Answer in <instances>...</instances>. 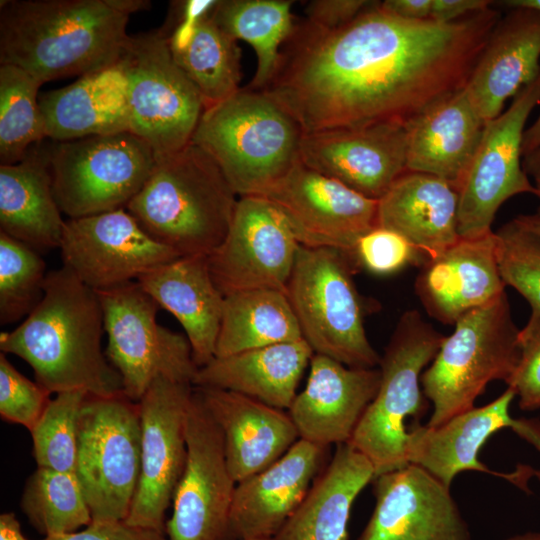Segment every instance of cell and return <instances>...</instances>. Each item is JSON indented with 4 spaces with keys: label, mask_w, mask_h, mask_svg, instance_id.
<instances>
[{
    "label": "cell",
    "mask_w": 540,
    "mask_h": 540,
    "mask_svg": "<svg viewBox=\"0 0 540 540\" xmlns=\"http://www.w3.org/2000/svg\"><path fill=\"white\" fill-rule=\"evenodd\" d=\"M502 17L493 7L452 23L407 20L372 3L327 30L296 20L277 70L261 90L305 134L400 123L465 87Z\"/></svg>",
    "instance_id": "cell-1"
},
{
    "label": "cell",
    "mask_w": 540,
    "mask_h": 540,
    "mask_svg": "<svg viewBox=\"0 0 540 540\" xmlns=\"http://www.w3.org/2000/svg\"><path fill=\"white\" fill-rule=\"evenodd\" d=\"M104 320L97 292L68 268L49 271L43 297L13 330L1 332L0 350L33 369L49 393L82 390L89 396L123 394L122 379L102 351Z\"/></svg>",
    "instance_id": "cell-2"
},
{
    "label": "cell",
    "mask_w": 540,
    "mask_h": 540,
    "mask_svg": "<svg viewBox=\"0 0 540 540\" xmlns=\"http://www.w3.org/2000/svg\"><path fill=\"white\" fill-rule=\"evenodd\" d=\"M129 15L112 0H5L0 4V64L45 82L116 65Z\"/></svg>",
    "instance_id": "cell-3"
},
{
    "label": "cell",
    "mask_w": 540,
    "mask_h": 540,
    "mask_svg": "<svg viewBox=\"0 0 540 540\" xmlns=\"http://www.w3.org/2000/svg\"><path fill=\"white\" fill-rule=\"evenodd\" d=\"M238 200L215 161L190 143L156 160L125 208L154 240L182 256H209L224 240Z\"/></svg>",
    "instance_id": "cell-4"
},
{
    "label": "cell",
    "mask_w": 540,
    "mask_h": 540,
    "mask_svg": "<svg viewBox=\"0 0 540 540\" xmlns=\"http://www.w3.org/2000/svg\"><path fill=\"white\" fill-rule=\"evenodd\" d=\"M304 134L277 99L248 87L206 108L191 143L215 161L238 197L260 196L300 161Z\"/></svg>",
    "instance_id": "cell-5"
},
{
    "label": "cell",
    "mask_w": 540,
    "mask_h": 540,
    "mask_svg": "<svg viewBox=\"0 0 540 540\" xmlns=\"http://www.w3.org/2000/svg\"><path fill=\"white\" fill-rule=\"evenodd\" d=\"M454 326L421 375L422 391L433 406L429 427L475 407L491 381L507 384L520 358V329L506 293L465 314Z\"/></svg>",
    "instance_id": "cell-6"
},
{
    "label": "cell",
    "mask_w": 540,
    "mask_h": 540,
    "mask_svg": "<svg viewBox=\"0 0 540 540\" xmlns=\"http://www.w3.org/2000/svg\"><path fill=\"white\" fill-rule=\"evenodd\" d=\"M444 338L419 311L401 315L380 358L377 394L348 442L371 462L375 476L408 465L405 423L408 417L419 423L428 409L421 375Z\"/></svg>",
    "instance_id": "cell-7"
},
{
    "label": "cell",
    "mask_w": 540,
    "mask_h": 540,
    "mask_svg": "<svg viewBox=\"0 0 540 540\" xmlns=\"http://www.w3.org/2000/svg\"><path fill=\"white\" fill-rule=\"evenodd\" d=\"M356 264L337 249L300 245L286 295L314 354L352 368H377L381 356L366 334Z\"/></svg>",
    "instance_id": "cell-8"
},
{
    "label": "cell",
    "mask_w": 540,
    "mask_h": 540,
    "mask_svg": "<svg viewBox=\"0 0 540 540\" xmlns=\"http://www.w3.org/2000/svg\"><path fill=\"white\" fill-rule=\"evenodd\" d=\"M48 157L54 197L69 219L125 209L156 164L130 131L53 141Z\"/></svg>",
    "instance_id": "cell-9"
},
{
    "label": "cell",
    "mask_w": 540,
    "mask_h": 540,
    "mask_svg": "<svg viewBox=\"0 0 540 540\" xmlns=\"http://www.w3.org/2000/svg\"><path fill=\"white\" fill-rule=\"evenodd\" d=\"M118 64L127 79L130 132L156 160L190 144L205 106L175 62L166 31L129 35Z\"/></svg>",
    "instance_id": "cell-10"
},
{
    "label": "cell",
    "mask_w": 540,
    "mask_h": 540,
    "mask_svg": "<svg viewBox=\"0 0 540 540\" xmlns=\"http://www.w3.org/2000/svg\"><path fill=\"white\" fill-rule=\"evenodd\" d=\"M141 468L138 402L124 394L87 396L78 420L75 475L92 521L125 520Z\"/></svg>",
    "instance_id": "cell-11"
},
{
    "label": "cell",
    "mask_w": 540,
    "mask_h": 540,
    "mask_svg": "<svg viewBox=\"0 0 540 540\" xmlns=\"http://www.w3.org/2000/svg\"><path fill=\"white\" fill-rule=\"evenodd\" d=\"M97 294L105 354L121 376L124 396L139 402L158 377L193 385L198 367L187 337L157 322L160 307L137 281Z\"/></svg>",
    "instance_id": "cell-12"
},
{
    "label": "cell",
    "mask_w": 540,
    "mask_h": 540,
    "mask_svg": "<svg viewBox=\"0 0 540 540\" xmlns=\"http://www.w3.org/2000/svg\"><path fill=\"white\" fill-rule=\"evenodd\" d=\"M540 104V76L524 86L510 106L486 123L480 143L458 191V233L476 238L492 232L498 209L523 193L537 196L521 158L527 119Z\"/></svg>",
    "instance_id": "cell-13"
},
{
    "label": "cell",
    "mask_w": 540,
    "mask_h": 540,
    "mask_svg": "<svg viewBox=\"0 0 540 540\" xmlns=\"http://www.w3.org/2000/svg\"><path fill=\"white\" fill-rule=\"evenodd\" d=\"M192 384L158 377L138 402L141 422V468L125 521L166 533L165 514L183 475L186 417Z\"/></svg>",
    "instance_id": "cell-14"
},
{
    "label": "cell",
    "mask_w": 540,
    "mask_h": 540,
    "mask_svg": "<svg viewBox=\"0 0 540 540\" xmlns=\"http://www.w3.org/2000/svg\"><path fill=\"white\" fill-rule=\"evenodd\" d=\"M299 248L285 216L272 202L241 196L228 232L208 262L224 296L254 289L286 293Z\"/></svg>",
    "instance_id": "cell-15"
},
{
    "label": "cell",
    "mask_w": 540,
    "mask_h": 540,
    "mask_svg": "<svg viewBox=\"0 0 540 540\" xmlns=\"http://www.w3.org/2000/svg\"><path fill=\"white\" fill-rule=\"evenodd\" d=\"M515 392L507 389L496 399L481 407L461 413L437 427L414 424L408 431L406 460L415 464L446 486L464 471H476L503 478L525 489L532 468L519 465L512 473L491 470L479 460L486 441L496 432L511 428L520 438L540 453V420L514 418L510 406Z\"/></svg>",
    "instance_id": "cell-16"
},
{
    "label": "cell",
    "mask_w": 540,
    "mask_h": 540,
    "mask_svg": "<svg viewBox=\"0 0 540 540\" xmlns=\"http://www.w3.org/2000/svg\"><path fill=\"white\" fill-rule=\"evenodd\" d=\"M186 465L166 522L168 540H225L236 487L222 433L194 387L186 417Z\"/></svg>",
    "instance_id": "cell-17"
},
{
    "label": "cell",
    "mask_w": 540,
    "mask_h": 540,
    "mask_svg": "<svg viewBox=\"0 0 540 540\" xmlns=\"http://www.w3.org/2000/svg\"><path fill=\"white\" fill-rule=\"evenodd\" d=\"M260 196L281 211L300 245L337 249L354 260L359 239L378 226V200L307 167L301 160Z\"/></svg>",
    "instance_id": "cell-18"
},
{
    "label": "cell",
    "mask_w": 540,
    "mask_h": 540,
    "mask_svg": "<svg viewBox=\"0 0 540 540\" xmlns=\"http://www.w3.org/2000/svg\"><path fill=\"white\" fill-rule=\"evenodd\" d=\"M59 249L62 266L95 292L137 281L181 257L150 237L126 209L66 220Z\"/></svg>",
    "instance_id": "cell-19"
},
{
    "label": "cell",
    "mask_w": 540,
    "mask_h": 540,
    "mask_svg": "<svg viewBox=\"0 0 540 540\" xmlns=\"http://www.w3.org/2000/svg\"><path fill=\"white\" fill-rule=\"evenodd\" d=\"M375 506L357 540H471L450 487L408 464L373 479Z\"/></svg>",
    "instance_id": "cell-20"
},
{
    "label": "cell",
    "mask_w": 540,
    "mask_h": 540,
    "mask_svg": "<svg viewBox=\"0 0 540 540\" xmlns=\"http://www.w3.org/2000/svg\"><path fill=\"white\" fill-rule=\"evenodd\" d=\"M300 160L361 195L379 200L406 171V133L400 123L304 134Z\"/></svg>",
    "instance_id": "cell-21"
},
{
    "label": "cell",
    "mask_w": 540,
    "mask_h": 540,
    "mask_svg": "<svg viewBox=\"0 0 540 540\" xmlns=\"http://www.w3.org/2000/svg\"><path fill=\"white\" fill-rule=\"evenodd\" d=\"M305 388L288 413L299 438L328 448L348 443L379 389V368H352L314 354Z\"/></svg>",
    "instance_id": "cell-22"
},
{
    "label": "cell",
    "mask_w": 540,
    "mask_h": 540,
    "mask_svg": "<svg viewBox=\"0 0 540 540\" xmlns=\"http://www.w3.org/2000/svg\"><path fill=\"white\" fill-rule=\"evenodd\" d=\"M327 449L299 439L271 466L237 483L225 540L272 539L321 473Z\"/></svg>",
    "instance_id": "cell-23"
},
{
    "label": "cell",
    "mask_w": 540,
    "mask_h": 540,
    "mask_svg": "<svg viewBox=\"0 0 540 540\" xmlns=\"http://www.w3.org/2000/svg\"><path fill=\"white\" fill-rule=\"evenodd\" d=\"M492 231L459 238L437 257L420 266L414 288L429 316L447 324L490 304L505 292Z\"/></svg>",
    "instance_id": "cell-24"
},
{
    "label": "cell",
    "mask_w": 540,
    "mask_h": 540,
    "mask_svg": "<svg viewBox=\"0 0 540 540\" xmlns=\"http://www.w3.org/2000/svg\"><path fill=\"white\" fill-rule=\"evenodd\" d=\"M195 388L222 433L236 483L271 466L300 439L285 410L228 390Z\"/></svg>",
    "instance_id": "cell-25"
},
{
    "label": "cell",
    "mask_w": 540,
    "mask_h": 540,
    "mask_svg": "<svg viewBox=\"0 0 540 540\" xmlns=\"http://www.w3.org/2000/svg\"><path fill=\"white\" fill-rule=\"evenodd\" d=\"M540 76V13L508 9L496 24L464 87L487 123L505 102Z\"/></svg>",
    "instance_id": "cell-26"
},
{
    "label": "cell",
    "mask_w": 540,
    "mask_h": 540,
    "mask_svg": "<svg viewBox=\"0 0 540 540\" xmlns=\"http://www.w3.org/2000/svg\"><path fill=\"white\" fill-rule=\"evenodd\" d=\"M485 125L464 88L440 99L404 125L406 170L437 176L459 191Z\"/></svg>",
    "instance_id": "cell-27"
},
{
    "label": "cell",
    "mask_w": 540,
    "mask_h": 540,
    "mask_svg": "<svg viewBox=\"0 0 540 540\" xmlns=\"http://www.w3.org/2000/svg\"><path fill=\"white\" fill-rule=\"evenodd\" d=\"M141 288L182 325L198 368L215 357L224 295L216 286L208 256H182L137 279Z\"/></svg>",
    "instance_id": "cell-28"
},
{
    "label": "cell",
    "mask_w": 540,
    "mask_h": 540,
    "mask_svg": "<svg viewBox=\"0 0 540 540\" xmlns=\"http://www.w3.org/2000/svg\"><path fill=\"white\" fill-rule=\"evenodd\" d=\"M458 204L443 179L406 170L378 200L377 224L404 237L425 263L460 238Z\"/></svg>",
    "instance_id": "cell-29"
},
{
    "label": "cell",
    "mask_w": 540,
    "mask_h": 540,
    "mask_svg": "<svg viewBox=\"0 0 540 540\" xmlns=\"http://www.w3.org/2000/svg\"><path fill=\"white\" fill-rule=\"evenodd\" d=\"M46 137L68 141L130 131L127 79L117 63L39 97Z\"/></svg>",
    "instance_id": "cell-30"
},
{
    "label": "cell",
    "mask_w": 540,
    "mask_h": 540,
    "mask_svg": "<svg viewBox=\"0 0 540 540\" xmlns=\"http://www.w3.org/2000/svg\"><path fill=\"white\" fill-rule=\"evenodd\" d=\"M313 355L300 339L214 357L198 368L193 386L236 392L288 411Z\"/></svg>",
    "instance_id": "cell-31"
},
{
    "label": "cell",
    "mask_w": 540,
    "mask_h": 540,
    "mask_svg": "<svg viewBox=\"0 0 540 540\" xmlns=\"http://www.w3.org/2000/svg\"><path fill=\"white\" fill-rule=\"evenodd\" d=\"M52 189L48 147L0 165V232L38 252L59 248L65 222Z\"/></svg>",
    "instance_id": "cell-32"
},
{
    "label": "cell",
    "mask_w": 540,
    "mask_h": 540,
    "mask_svg": "<svg viewBox=\"0 0 540 540\" xmlns=\"http://www.w3.org/2000/svg\"><path fill=\"white\" fill-rule=\"evenodd\" d=\"M371 462L351 444L334 455L306 497L271 540H347L352 505L373 481Z\"/></svg>",
    "instance_id": "cell-33"
},
{
    "label": "cell",
    "mask_w": 540,
    "mask_h": 540,
    "mask_svg": "<svg viewBox=\"0 0 540 540\" xmlns=\"http://www.w3.org/2000/svg\"><path fill=\"white\" fill-rule=\"evenodd\" d=\"M303 339L286 293L272 289L224 296L215 357Z\"/></svg>",
    "instance_id": "cell-34"
},
{
    "label": "cell",
    "mask_w": 540,
    "mask_h": 540,
    "mask_svg": "<svg viewBox=\"0 0 540 540\" xmlns=\"http://www.w3.org/2000/svg\"><path fill=\"white\" fill-rule=\"evenodd\" d=\"M288 0H221L210 11L215 23L230 37L247 42L257 56L249 88L261 90L273 78L281 49L290 37L295 18Z\"/></svg>",
    "instance_id": "cell-35"
},
{
    "label": "cell",
    "mask_w": 540,
    "mask_h": 540,
    "mask_svg": "<svg viewBox=\"0 0 540 540\" xmlns=\"http://www.w3.org/2000/svg\"><path fill=\"white\" fill-rule=\"evenodd\" d=\"M170 50L199 92L205 109L240 89V48L237 41L215 23L210 12L200 20L185 46Z\"/></svg>",
    "instance_id": "cell-36"
},
{
    "label": "cell",
    "mask_w": 540,
    "mask_h": 540,
    "mask_svg": "<svg viewBox=\"0 0 540 540\" xmlns=\"http://www.w3.org/2000/svg\"><path fill=\"white\" fill-rule=\"evenodd\" d=\"M42 83L20 67L0 65V164L23 160L46 139L38 91Z\"/></svg>",
    "instance_id": "cell-37"
},
{
    "label": "cell",
    "mask_w": 540,
    "mask_h": 540,
    "mask_svg": "<svg viewBox=\"0 0 540 540\" xmlns=\"http://www.w3.org/2000/svg\"><path fill=\"white\" fill-rule=\"evenodd\" d=\"M20 505L45 537L72 533L92 522L81 485L71 472L37 467L27 479Z\"/></svg>",
    "instance_id": "cell-38"
},
{
    "label": "cell",
    "mask_w": 540,
    "mask_h": 540,
    "mask_svg": "<svg viewBox=\"0 0 540 540\" xmlns=\"http://www.w3.org/2000/svg\"><path fill=\"white\" fill-rule=\"evenodd\" d=\"M40 253L0 232V324L26 318L39 304L47 277Z\"/></svg>",
    "instance_id": "cell-39"
},
{
    "label": "cell",
    "mask_w": 540,
    "mask_h": 540,
    "mask_svg": "<svg viewBox=\"0 0 540 540\" xmlns=\"http://www.w3.org/2000/svg\"><path fill=\"white\" fill-rule=\"evenodd\" d=\"M88 394L82 390L58 393L30 430L37 467L75 472L78 420Z\"/></svg>",
    "instance_id": "cell-40"
},
{
    "label": "cell",
    "mask_w": 540,
    "mask_h": 540,
    "mask_svg": "<svg viewBox=\"0 0 540 540\" xmlns=\"http://www.w3.org/2000/svg\"><path fill=\"white\" fill-rule=\"evenodd\" d=\"M495 233L501 278L529 303L530 321L540 318V236L514 218Z\"/></svg>",
    "instance_id": "cell-41"
},
{
    "label": "cell",
    "mask_w": 540,
    "mask_h": 540,
    "mask_svg": "<svg viewBox=\"0 0 540 540\" xmlns=\"http://www.w3.org/2000/svg\"><path fill=\"white\" fill-rule=\"evenodd\" d=\"M50 394L37 382L22 375L0 353V415L1 418L24 426L34 427L50 402Z\"/></svg>",
    "instance_id": "cell-42"
},
{
    "label": "cell",
    "mask_w": 540,
    "mask_h": 540,
    "mask_svg": "<svg viewBox=\"0 0 540 540\" xmlns=\"http://www.w3.org/2000/svg\"><path fill=\"white\" fill-rule=\"evenodd\" d=\"M354 256L357 265L377 275L395 273L409 264L419 267L424 264L421 255L404 237L378 226L359 239Z\"/></svg>",
    "instance_id": "cell-43"
},
{
    "label": "cell",
    "mask_w": 540,
    "mask_h": 540,
    "mask_svg": "<svg viewBox=\"0 0 540 540\" xmlns=\"http://www.w3.org/2000/svg\"><path fill=\"white\" fill-rule=\"evenodd\" d=\"M520 358L516 370L507 383L524 411L540 408V318L520 329Z\"/></svg>",
    "instance_id": "cell-44"
},
{
    "label": "cell",
    "mask_w": 540,
    "mask_h": 540,
    "mask_svg": "<svg viewBox=\"0 0 540 540\" xmlns=\"http://www.w3.org/2000/svg\"><path fill=\"white\" fill-rule=\"evenodd\" d=\"M43 540H168L164 532L122 521H92L82 531L45 537Z\"/></svg>",
    "instance_id": "cell-45"
},
{
    "label": "cell",
    "mask_w": 540,
    "mask_h": 540,
    "mask_svg": "<svg viewBox=\"0 0 540 540\" xmlns=\"http://www.w3.org/2000/svg\"><path fill=\"white\" fill-rule=\"evenodd\" d=\"M371 3L367 0H314L305 8V19L323 29L334 30L350 23Z\"/></svg>",
    "instance_id": "cell-46"
},
{
    "label": "cell",
    "mask_w": 540,
    "mask_h": 540,
    "mask_svg": "<svg viewBox=\"0 0 540 540\" xmlns=\"http://www.w3.org/2000/svg\"><path fill=\"white\" fill-rule=\"evenodd\" d=\"M489 0H432L430 20L452 23L492 7Z\"/></svg>",
    "instance_id": "cell-47"
},
{
    "label": "cell",
    "mask_w": 540,
    "mask_h": 540,
    "mask_svg": "<svg viewBox=\"0 0 540 540\" xmlns=\"http://www.w3.org/2000/svg\"><path fill=\"white\" fill-rule=\"evenodd\" d=\"M385 11L407 20H429L432 0H385L380 2Z\"/></svg>",
    "instance_id": "cell-48"
},
{
    "label": "cell",
    "mask_w": 540,
    "mask_h": 540,
    "mask_svg": "<svg viewBox=\"0 0 540 540\" xmlns=\"http://www.w3.org/2000/svg\"><path fill=\"white\" fill-rule=\"evenodd\" d=\"M0 540H28L13 512L2 513L0 516Z\"/></svg>",
    "instance_id": "cell-49"
},
{
    "label": "cell",
    "mask_w": 540,
    "mask_h": 540,
    "mask_svg": "<svg viewBox=\"0 0 540 540\" xmlns=\"http://www.w3.org/2000/svg\"><path fill=\"white\" fill-rule=\"evenodd\" d=\"M540 146V112L533 124L524 132L522 143L523 157L533 152Z\"/></svg>",
    "instance_id": "cell-50"
},
{
    "label": "cell",
    "mask_w": 540,
    "mask_h": 540,
    "mask_svg": "<svg viewBox=\"0 0 540 540\" xmlns=\"http://www.w3.org/2000/svg\"><path fill=\"white\" fill-rule=\"evenodd\" d=\"M522 166L527 175L532 177L540 175V146L523 157Z\"/></svg>",
    "instance_id": "cell-51"
},
{
    "label": "cell",
    "mask_w": 540,
    "mask_h": 540,
    "mask_svg": "<svg viewBox=\"0 0 540 540\" xmlns=\"http://www.w3.org/2000/svg\"><path fill=\"white\" fill-rule=\"evenodd\" d=\"M499 5L508 9L523 8L530 9L540 13V0H505L500 1Z\"/></svg>",
    "instance_id": "cell-52"
},
{
    "label": "cell",
    "mask_w": 540,
    "mask_h": 540,
    "mask_svg": "<svg viewBox=\"0 0 540 540\" xmlns=\"http://www.w3.org/2000/svg\"><path fill=\"white\" fill-rule=\"evenodd\" d=\"M525 228L540 236V217L536 214H524L515 218Z\"/></svg>",
    "instance_id": "cell-53"
},
{
    "label": "cell",
    "mask_w": 540,
    "mask_h": 540,
    "mask_svg": "<svg viewBox=\"0 0 540 540\" xmlns=\"http://www.w3.org/2000/svg\"><path fill=\"white\" fill-rule=\"evenodd\" d=\"M506 540H540V533L526 532L523 534L514 535Z\"/></svg>",
    "instance_id": "cell-54"
},
{
    "label": "cell",
    "mask_w": 540,
    "mask_h": 540,
    "mask_svg": "<svg viewBox=\"0 0 540 540\" xmlns=\"http://www.w3.org/2000/svg\"><path fill=\"white\" fill-rule=\"evenodd\" d=\"M533 178H534V181H535V184H534V185H535V187H536V189H537V197H538L539 200H540V175H539V176H535V177H533ZM535 214H536L537 216L540 217V205H539V207H538V209H537V212H536Z\"/></svg>",
    "instance_id": "cell-55"
},
{
    "label": "cell",
    "mask_w": 540,
    "mask_h": 540,
    "mask_svg": "<svg viewBox=\"0 0 540 540\" xmlns=\"http://www.w3.org/2000/svg\"><path fill=\"white\" fill-rule=\"evenodd\" d=\"M533 476L537 478V480L540 482V469H533L532 470Z\"/></svg>",
    "instance_id": "cell-56"
},
{
    "label": "cell",
    "mask_w": 540,
    "mask_h": 540,
    "mask_svg": "<svg viewBox=\"0 0 540 540\" xmlns=\"http://www.w3.org/2000/svg\"><path fill=\"white\" fill-rule=\"evenodd\" d=\"M258 540H271V539H258Z\"/></svg>",
    "instance_id": "cell-57"
}]
</instances>
